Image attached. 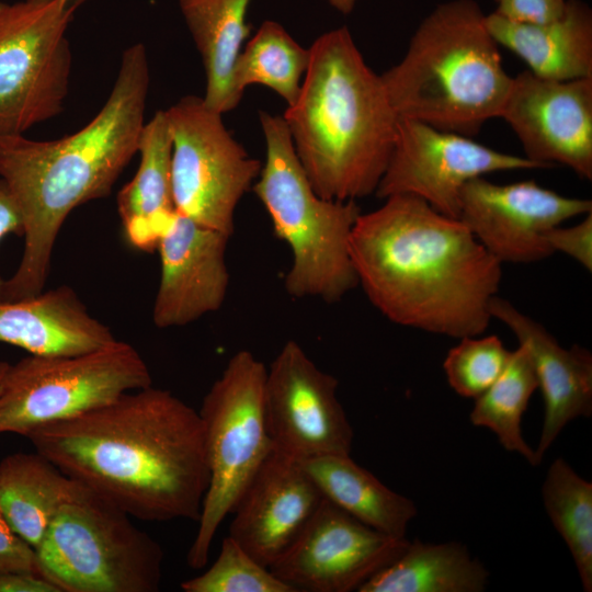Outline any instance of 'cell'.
I'll use <instances>...</instances> for the list:
<instances>
[{
  "mask_svg": "<svg viewBox=\"0 0 592 592\" xmlns=\"http://www.w3.org/2000/svg\"><path fill=\"white\" fill-rule=\"evenodd\" d=\"M62 473L141 521H198L209 483L198 411L152 386L25 436Z\"/></svg>",
  "mask_w": 592,
  "mask_h": 592,
  "instance_id": "cell-1",
  "label": "cell"
},
{
  "mask_svg": "<svg viewBox=\"0 0 592 592\" xmlns=\"http://www.w3.org/2000/svg\"><path fill=\"white\" fill-rule=\"evenodd\" d=\"M357 217L350 254L372 305L394 323L456 339L481 335L502 263L458 218L412 195Z\"/></svg>",
  "mask_w": 592,
  "mask_h": 592,
  "instance_id": "cell-2",
  "label": "cell"
},
{
  "mask_svg": "<svg viewBox=\"0 0 592 592\" xmlns=\"http://www.w3.org/2000/svg\"><path fill=\"white\" fill-rule=\"evenodd\" d=\"M150 72L143 43L126 47L107 99L95 116L71 135L35 140L0 135V180L23 219L24 248L1 300L43 292L56 239L78 206L107 196L137 153Z\"/></svg>",
  "mask_w": 592,
  "mask_h": 592,
  "instance_id": "cell-3",
  "label": "cell"
},
{
  "mask_svg": "<svg viewBox=\"0 0 592 592\" xmlns=\"http://www.w3.org/2000/svg\"><path fill=\"white\" fill-rule=\"evenodd\" d=\"M309 50L299 94L283 114L300 166L322 198L375 194L399 118L380 75L346 26L321 34Z\"/></svg>",
  "mask_w": 592,
  "mask_h": 592,
  "instance_id": "cell-4",
  "label": "cell"
},
{
  "mask_svg": "<svg viewBox=\"0 0 592 592\" xmlns=\"http://www.w3.org/2000/svg\"><path fill=\"white\" fill-rule=\"evenodd\" d=\"M499 47L475 0L437 4L402 59L380 75L398 117L476 135L500 116L511 86Z\"/></svg>",
  "mask_w": 592,
  "mask_h": 592,
  "instance_id": "cell-5",
  "label": "cell"
},
{
  "mask_svg": "<svg viewBox=\"0 0 592 592\" xmlns=\"http://www.w3.org/2000/svg\"><path fill=\"white\" fill-rule=\"evenodd\" d=\"M259 122L265 160L252 190L275 236L292 252L285 291L294 298L337 303L358 285L349 242L361 208L355 201L326 200L315 192L283 116L259 111Z\"/></svg>",
  "mask_w": 592,
  "mask_h": 592,
  "instance_id": "cell-6",
  "label": "cell"
},
{
  "mask_svg": "<svg viewBox=\"0 0 592 592\" xmlns=\"http://www.w3.org/2000/svg\"><path fill=\"white\" fill-rule=\"evenodd\" d=\"M35 553L60 592H156L162 579L160 544L86 487L60 505Z\"/></svg>",
  "mask_w": 592,
  "mask_h": 592,
  "instance_id": "cell-7",
  "label": "cell"
},
{
  "mask_svg": "<svg viewBox=\"0 0 592 592\" xmlns=\"http://www.w3.org/2000/svg\"><path fill=\"white\" fill-rule=\"evenodd\" d=\"M265 376V365L250 351L240 350L230 357L203 399L198 413L209 483L186 556L193 569L206 566L221 522L232 513L273 451L264 413Z\"/></svg>",
  "mask_w": 592,
  "mask_h": 592,
  "instance_id": "cell-8",
  "label": "cell"
},
{
  "mask_svg": "<svg viewBox=\"0 0 592 592\" xmlns=\"http://www.w3.org/2000/svg\"><path fill=\"white\" fill-rule=\"evenodd\" d=\"M152 385L147 363L129 343L114 339L69 355L30 354L9 365L0 389V433L31 431L102 407Z\"/></svg>",
  "mask_w": 592,
  "mask_h": 592,
  "instance_id": "cell-9",
  "label": "cell"
},
{
  "mask_svg": "<svg viewBox=\"0 0 592 592\" xmlns=\"http://www.w3.org/2000/svg\"><path fill=\"white\" fill-rule=\"evenodd\" d=\"M86 1H0V135H23L62 112L72 68L67 32Z\"/></svg>",
  "mask_w": 592,
  "mask_h": 592,
  "instance_id": "cell-10",
  "label": "cell"
},
{
  "mask_svg": "<svg viewBox=\"0 0 592 592\" xmlns=\"http://www.w3.org/2000/svg\"><path fill=\"white\" fill-rule=\"evenodd\" d=\"M171 137L175 212L231 237L240 200L262 163L226 128L223 114L203 96L185 95L166 110Z\"/></svg>",
  "mask_w": 592,
  "mask_h": 592,
  "instance_id": "cell-11",
  "label": "cell"
},
{
  "mask_svg": "<svg viewBox=\"0 0 592 592\" xmlns=\"http://www.w3.org/2000/svg\"><path fill=\"white\" fill-rule=\"evenodd\" d=\"M530 169L543 168L469 136L399 117L392 151L375 195L382 200L412 195L441 214L458 218L460 193L467 182L493 172Z\"/></svg>",
  "mask_w": 592,
  "mask_h": 592,
  "instance_id": "cell-12",
  "label": "cell"
},
{
  "mask_svg": "<svg viewBox=\"0 0 592 592\" xmlns=\"http://www.w3.org/2000/svg\"><path fill=\"white\" fill-rule=\"evenodd\" d=\"M338 380L294 340L266 368L264 413L273 449L296 460L351 455L353 429L337 397Z\"/></svg>",
  "mask_w": 592,
  "mask_h": 592,
  "instance_id": "cell-13",
  "label": "cell"
},
{
  "mask_svg": "<svg viewBox=\"0 0 592 592\" xmlns=\"http://www.w3.org/2000/svg\"><path fill=\"white\" fill-rule=\"evenodd\" d=\"M409 540L384 534L326 498L270 570L295 592H351L396 560Z\"/></svg>",
  "mask_w": 592,
  "mask_h": 592,
  "instance_id": "cell-14",
  "label": "cell"
},
{
  "mask_svg": "<svg viewBox=\"0 0 592 592\" xmlns=\"http://www.w3.org/2000/svg\"><path fill=\"white\" fill-rule=\"evenodd\" d=\"M592 212V201L569 197L533 180L497 184L483 177L467 182L459 216L475 238L501 263H534L554 254L547 234Z\"/></svg>",
  "mask_w": 592,
  "mask_h": 592,
  "instance_id": "cell-15",
  "label": "cell"
},
{
  "mask_svg": "<svg viewBox=\"0 0 592 592\" xmlns=\"http://www.w3.org/2000/svg\"><path fill=\"white\" fill-rule=\"evenodd\" d=\"M524 157L592 180V78L551 80L525 70L512 77L500 116Z\"/></svg>",
  "mask_w": 592,
  "mask_h": 592,
  "instance_id": "cell-16",
  "label": "cell"
},
{
  "mask_svg": "<svg viewBox=\"0 0 592 592\" xmlns=\"http://www.w3.org/2000/svg\"><path fill=\"white\" fill-rule=\"evenodd\" d=\"M229 238L174 212L156 247L160 258L152 307L156 327H183L223 306L229 286Z\"/></svg>",
  "mask_w": 592,
  "mask_h": 592,
  "instance_id": "cell-17",
  "label": "cell"
},
{
  "mask_svg": "<svg viewBox=\"0 0 592 592\" xmlns=\"http://www.w3.org/2000/svg\"><path fill=\"white\" fill-rule=\"evenodd\" d=\"M322 499L301 463L273 449L236 504L229 536L270 568L291 547Z\"/></svg>",
  "mask_w": 592,
  "mask_h": 592,
  "instance_id": "cell-18",
  "label": "cell"
},
{
  "mask_svg": "<svg viewBox=\"0 0 592 592\" xmlns=\"http://www.w3.org/2000/svg\"><path fill=\"white\" fill-rule=\"evenodd\" d=\"M490 314L512 331L531 355L544 399L543 428L535 449L540 464L570 421L592 413V354L578 344L561 346L542 323L498 295L490 303Z\"/></svg>",
  "mask_w": 592,
  "mask_h": 592,
  "instance_id": "cell-19",
  "label": "cell"
},
{
  "mask_svg": "<svg viewBox=\"0 0 592 592\" xmlns=\"http://www.w3.org/2000/svg\"><path fill=\"white\" fill-rule=\"evenodd\" d=\"M114 339L67 285L21 300H0V342L30 354H78Z\"/></svg>",
  "mask_w": 592,
  "mask_h": 592,
  "instance_id": "cell-20",
  "label": "cell"
},
{
  "mask_svg": "<svg viewBox=\"0 0 592 592\" xmlns=\"http://www.w3.org/2000/svg\"><path fill=\"white\" fill-rule=\"evenodd\" d=\"M486 25L499 46L520 57L534 75L551 80L592 78V10L568 0L562 14L546 23L508 21L486 14Z\"/></svg>",
  "mask_w": 592,
  "mask_h": 592,
  "instance_id": "cell-21",
  "label": "cell"
},
{
  "mask_svg": "<svg viewBox=\"0 0 592 592\" xmlns=\"http://www.w3.org/2000/svg\"><path fill=\"white\" fill-rule=\"evenodd\" d=\"M133 179L117 194V212L127 241L151 252L174 214L171 185L172 137L166 110L145 122Z\"/></svg>",
  "mask_w": 592,
  "mask_h": 592,
  "instance_id": "cell-22",
  "label": "cell"
},
{
  "mask_svg": "<svg viewBox=\"0 0 592 592\" xmlns=\"http://www.w3.org/2000/svg\"><path fill=\"white\" fill-rule=\"evenodd\" d=\"M253 0H178L205 71L207 106L221 113L235 110L240 99L231 87L237 57L250 35L247 14Z\"/></svg>",
  "mask_w": 592,
  "mask_h": 592,
  "instance_id": "cell-23",
  "label": "cell"
},
{
  "mask_svg": "<svg viewBox=\"0 0 592 592\" xmlns=\"http://www.w3.org/2000/svg\"><path fill=\"white\" fill-rule=\"evenodd\" d=\"M83 487L36 451L14 453L0 462V511L34 548L60 505Z\"/></svg>",
  "mask_w": 592,
  "mask_h": 592,
  "instance_id": "cell-24",
  "label": "cell"
},
{
  "mask_svg": "<svg viewBox=\"0 0 592 592\" xmlns=\"http://www.w3.org/2000/svg\"><path fill=\"white\" fill-rule=\"evenodd\" d=\"M300 463L323 498L384 534L406 537L417 515L414 502L389 489L351 455H326Z\"/></svg>",
  "mask_w": 592,
  "mask_h": 592,
  "instance_id": "cell-25",
  "label": "cell"
},
{
  "mask_svg": "<svg viewBox=\"0 0 592 592\" xmlns=\"http://www.w3.org/2000/svg\"><path fill=\"white\" fill-rule=\"evenodd\" d=\"M489 572L460 543L409 542L402 554L358 592H481Z\"/></svg>",
  "mask_w": 592,
  "mask_h": 592,
  "instance_id": "cell-26",
  "label": "cell"
},
{
  "mask_svg": "<svg viewBox=\"0 0 592 592\" xmlns=\"http://www.w3.org/2000/svg\"><path fill=\"white\" fill-rule=\"evenodd\" d=\"M309 60V48L303 47L278 22L266 20L235 61L232 90L241 100L248 87L264 86L289 106L299 94Z\"/></svg>",
  "mask_w": 592,
  "mask_h": 592,
  "instance_id": "cell-27",
  "label": "cell"
},
{
  "mask_svg": "<svg viewBox=\"0 0 592 592\" xmlns=\"http://www.w3.org/2000/svg\"><path fill=\"white\" fill-rule=\"evenodd\" d=\"M537 377L527 349L521 344L511 351L508 364L498 379L475 400L469 414L476 426L492 431L508 452L520 454L532 466H538L535 451L524 441L521 421Z\"/></svg>",
  "mask_w": 592,
  "mask_h": 592,
  "instance_id": "cell-28",
  "label": "cell"
},
{
  "mask_svg": "<svg viewBox=\"0 0 592 592\" xmlns=\"http://www.w3.org/2000/svg\"><path fill=\"white\" fill-rule=\"evenodd\" d=\"M545 510L565 540L585 592L592 591V483L561 457L549 466L542 486Z\"/></svg>",
  "mask_w": 592,
  "mask_h": 592,
  "instance_id": "cell-29",
  "label": "cell"
},
{
  "mask_svg": "<svg viewBox=\"0 0 592 592\" xmlns=\"http://www.w3.org/2000/svg\"><path fill=\"white\" fill-rule=\"evenodd\" d=\"M184 592H295L229 535L216 560L201 574L181 583Z\"/></svg>",
  "mask_w": 592,
  "mask_h": 592,
  "instance_id": "cell-30",
  "label": "cell"
},
{
  "mask_svg": "<svg viewBox=\"0 0 592 592\" xmlns=\"http://www.w3.org/2000/svg\"><path fill=\"white\" fill-rule=\"evenodd\" d=\"M465 337L453 346L443 369L453 390L462 397L476 399L501 375L511 355L497 335Z\"/></svg>",
  "mask_w": 592,
  "mask_h": 592,
  "instance_id": "cell-31",
  "label": "cell"
},
{
  "mask_svg": "<svg viewBox=\"0 0 592 592\" xmlns=\"http://www.w3.org/2000/svg\"><path fill=\"white\" fill-rule=\"evenodd\" d=\"M547 242L555 252H562L592 270V212L573 226L559 225L547 234Z\"/></svg>",
  "mask_w": 592,
  "mask_h": 592,
  "instance_id": "cell-32",
  "label": "cell"
},
{
  "mask_svg": "<svg viewBox=\"0 0 592 592\" xmlns=\"http://www.w3.org/2000/svg\"><path fill=\"white\" fill-rule=\"evenodd\" d=\"M0 572L39 574L35 548L19 536L0 511Z\"/></svg>",
  "mask_w": 592,
  "mask_h": 592,
  "instance_id": "cell-33",
  "label": "cell"
},
{
  "mask_svg": "<svg viewBox=\"0 0 592 592\" xmlns=\"http://www.w3.org/2000/svg\"><path fill=\"white\" fill-rule=\"evenodd\" d=\"M497 15L516 23L542 24L559 18L568 0H493Z\"/></svg>",
  "mask_w": 592,
  "mask_h": 592,
  "instance_id": "cell-34",
  "label": "cell"
},
{
  "mask_svg": "<svg viewBox=\"0 0 592 592\" xmlns=\"http://www.w3.org/2000/svg\"><path fill=\"white\" fill-rule=\"evenodd\" d=\"M0 592H60V590L39 574L0 572Z\"/></svg>",
  "mask_w": 592,
  "mask_h": 592,
  "instance_id": "cell-35",
  "label": "cell"
},
{
  "mask_svg": "<svg viewBox=\"0 0 592 592\" xmlns=\"http://www.w3.org/2000/svg\"><path fill=\"white\" fill-rule=\"evenodd\" d=\"M21 213L5 184L0 180V241L10 234L23 236ZM4 280L0 277V300Z\"/></svg>",
  "mask_w": 592,
  "mask_h": 592,
  "instance_id": "cell-36",
  "label": "cell"
},
{
  "mask_svg": "<svg viewBox=\"0 0 592 592\" xmlns=\"http://www.w3.org/2000/svg\"><path fill=\"white\" fill-rule=\"evenodd\" d=\"M331 8L341 14H350L357 0H325Z\"/></svg>",
  "mask_w": 592,
  "mask_h": 592,
  "instance_id": "cell-37",
  "label": "cell"
},
{
  "mask_svg": "<svg viewBox=\"0 0 592 592\" xmlns=\"http://www.w3.org/2000/svg\"><path fill=\"white\" fill-rule=\"evenodd\" d=\"M9 363L8 362H4V361H0V389L2 387V384H3V379H4V376H5V373L9 368Z\"/></svg>",
  "mask_w": 592,
  "mask_h": 592,
  "instance_id": "cell-38",
  "label": "cell"
}]
</instances>
